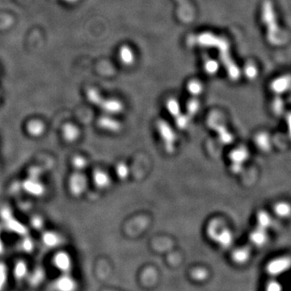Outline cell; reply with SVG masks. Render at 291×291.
Segmentation results:
<instances>
[{
	"label": "cell",
	"instance_id": "cell-23",
	"mask_svg": "<svg viewBox=\"0 0 291 291\" xmlns=\"http://www.w3.org/2000/svg\"><path fill=\"white\" fill-rule=\"evenodd\" d=\"M42 240L44 244L47 247H56L60 244V237L58 234L53 231H46L44 233L42 236Z\"/></svg>",
	"mask_w": 291,
	"mask_h": 291
},
{
	"label": "cell",
	"instance_id": "cell-18",
	"mask_svg": "<svg viewBox=\"0 0 291 291\" xmlns=\"http://www.w3.org/2000/svg\"><path fill=\"white\" fill-rule=\"evenodd\" d=\"M256 222H257L258 227L267 230L272 226L273 219L267 211H260L256 215Z\"/></svg>",
	"mask_w": 291,
	"mask_h": 291
},
{
	"label": "cell",
	"instance_id": "cell-8",
	"mask_svg": "<svg viewBox=\"0 0 291 291\" xmlns=\"http://www.w3.org/2000/svg\"><path fill=\"white\" fill-rule=\"evenodd\" d=\"M99 127L109 133H118L121 130V124L112 116H102L98 120Z\"/></svg>",
	"mask_w": 291,
	"mask_h": 291
},
{
	"label": "cell",
	"instance_id": "cell-32",
	"mask_svg": "<svg viewBox=\"0 0 291 291\" xmlns=\"http://www.w3.org/2000/svg\"><path fill=\"white\" fill-rule=\"evenodd\" d=\"M15 275L18 279H23L27 275L28 268L27 264L24 261H19L16 263L15 266Z\"/></svg>",
	"mask_w": 291,
	"mask_h": 291
},
{
	"label": "cell",
	"instance_id": "cell-28",
	"mask_svg": "<svg viewBox=\"0 0 291 291\" xmlns=\"http://www.w3.org/2000/svg\"><path fill=\"white\" fill-rule=\"evenodd\" d=\"M200 107H201V106H200L199 101H197V99H192V100L188 101L187 106H186V110H187L186 114L192 118V117L196 116L198 113Z\"/></svg>",
	"mask_w": 291,
	"mask_h": 291
},
{
	"label": "cell",
	"instance_id": "cell-35",
	"mask_svg": "<svg viewBox=\"0 0 291 291\" xmlns=\"http://www.w3.org/2000/svg\"><path fill=\"white\" fill-rule=\"evenodd\" d=\"M7 269L4 264L0 263V291L4 288L7 280Z\"/></svg>",
	"mask_w": 291,
	"mask_h": 291
},
{
	"label": "cell",
	"instance_id": "cell-21",
	"mask_svg": "<svg viewBox=\"0 0 291 291\" xmlns=\"http://www.w3.org/2000/svg\"><path fill=\"white\" fill-rule=\"evenodd\" d=\"M27 131L32 136L38 137L45 131V126L39 121H31L27 125Z\"/></svg>",
	"mask_w": 291,
	"mask_h": 291
},
{
	"label": "cell",
	"instance_id": "cell-38",
	"mask_svg": "<svg viewBox=\"0 0 291 291\" xmlns=\"http://www.w3.org/2000/svg\"><path fill=\"white\" fill-rule=\"evenodd\" d=\"M230 170H231L233 174H240V173H242L243 170H244V166L231 164Z\"/></svg>",
	"mask_w": 291,
	"mask_h": 291
},
{
	"label": "cell",
	"instance_id": "cell-6",
	"mask_svg": "<svg viewBox=\"0 0 291 291\" xmlns=\"http://www.w3.org/2000/svg\"><path fill=\"white\" fill-rule=\"evenodd\" d=\"M54 265L58 270L63 273H70L72 269V262L71 256L66 252H59L54 255Z\"/></svg>",
	"mask_w": 291,
	"mask_h": 291
},
{
	"label": "cell",
	"instance_id": "cell-20",
	"mask_svg": "<svg viewBox=\"0 0 291 291\" xmlns=\"http://www.w3.org/2000/svg\"><path fill=\"white\" fill-rule=\"evenodd\" d=\"M273 211L278 217L286 218L289 217L291 215V206L287 202H278L273 207Z\"/></svg>",
	"mask_w": 291,
	"mask_h": 291
},
{
	"label": "cell",
	"instance_id": "cell-33",
	"mask_svg": "<svg viewBox=\"0 0 291 291\" xmlns=\"http://www.w3.org/2000/svg\"><path fill=\"white\" fill-rule=\"evenodd\" d=\"M116 173L121 180H126L130 175V168L125 163H119L116 165Z\"/></svg>",
	"mask_w": 291,
	"mask_h": 291
},
{
	"label": "cell",
	"instance_id": "cell-17",
	"mask_svg": "<svg viewBox=\"0 0 291 291\" xmlns=\"http://www.w3.org/2000/svg\"><path fill=\"white\" fill-rule=\"evenodd\" d=\"M224 226H225V225L221 220H212L207 226L206 234L208 235L209 238H211V240L215 241V238L217 236L218 234L223 228Z\"/></svg>",
	"mask_w": 291,
	"mask_h": 291
},
{
	"label": "cell",
	"instance_id": "cell-9",
	"mask_svg": "<svg viewBox=\"0 0 291 291\" xmlns=\"http://www.w3.org/2000/svg\"><path fill=\"white\" fill-rule=\"evenodd\" d=\"M55 288L58 291H75L77 289L76 282L69 273H63L55 282Z\"/></svg>",
	"mask_w": 291,
	"mask_h": 291
},
{
	"label": "cell",
	"instance_id": "cell-11",
	"mask_svg": "<svg viewBox=\"0 0 291 291\" xmlns=\"http://www.w3.org/2000/svg\"><path fill=\"white\" fill-rule=\"evenodd\" d=\"M291 87V78L289 75H284L277 78L270 84L272 92L277 95L283 94L290 89Z\"/></svg>",
	"mask_w": 291,
	"mask_h": 291
},
{
	"label": "cell",
	"instance_id": "cell-39",
	"mask_svg": "<svg viewBox=\"0 0 291 291\" xmlns=\"http://www.w3.org/2000/svg\"><path fill=\"white\" fill-rule=\"evenodd\" d=\"M2 252H3V244H2V240L0 238V254H2Z\"/></svg>",
	"mask_w": 291,
	"mask_h": 291
},
{
	"label": "cell",
	"instance_id": "cell-10",
	"mask_svg": "<svg viewBox=\"0 0 291 291\" xmlns=\"http://www.w3.org/2000/svg\"><path fill=\"white\" fill-rule=\"evenodd\" d=\"M220 143L225 145H230L234 141V135L223 124H215L212 126Z\"/></svg>",
	"mask_w": 291,
	"mask_h": 291
},
{
	"label": "cell",
	"instance_id": "cell-15",
	"mask_svg": "<svg viewBox=\"0 0 291 291\" xmlns=\"http://www.w3.org/2000/svg\"><path fill=\"white\" fill-rule=\"evenodd\" d=\"M93 181L96 186L102 189L109 187L111 184L109 176L102 170L95 171V173H93Z\"/></svg>",
	"mask_w": 291,
	"mask_h": 291
},
{
	"label": "cell",
	"instance_id": "cell-19",
	"mask_svg": "<svg viewBox=\"0 0 291 291\" xmlns=\"http://www.w3.org/2000/svg\"><path fill=\"white\" fill-rule=\"evenodd\" d=\"M290 260L288 258H280L278 260H273L268 266L269 272L271 273H280L282 270L289 266Z\"/></svg>",
	"mask_w": 291,
	"mask_h": 291
},
{
	"label": "cell",
	"instance_id": "cell-30",
	"mask_svg": "<svg viewBox=\"0 0 291 291\" xmlns=\"http://www.w3.org/2000/svg\"><path fill=\"white\" fill-rule=\"evenodd\" d=\"M272 111L277 116H281L284 113V101L281 97H277L272 102Z\"/></svg>",
	"mask_w": 291,
	"mask_h": 291
},
{
	"label": "cell",
	"instance_id": "cell-29",
	"mask_svg": "<svg viewBox=\"0 0 291 291\" xmlns=\"http://www.w3.org/2000/svg\"><path fill=\"white\" fill-rule=\"evenodd\" d=\"M187 89L190 94L193 95V97H198L203 92V86L199 81L192 80L188 83Z\"/></svg>",
	"mask_w": 291,
	"mask_h": 291
},
{
	"label": "cell",
	"instance_id": "cell-27",
	"mask_svg": "<svg viewBox=\"0 0 291 291\" xmlns=\"http://www.w3.org/2000/svg\"><path fill=\"white\" fill-rule=\"evenodd\" d=\"M175 125L179 130H184L188 129V126L190 125L191 117L187 114H181L175 117Z\"/></svg>",
	"mask_w": 291,
	"mask_h": 291
},
{
	"label": "cell",
	"instance_id": "cell-31",
	"mask_svg": "<svg viewBox=\"0 0 291 291\" xmlns=\"http://www.w3.org/2000/svg\"><path fill=\"white\" fill-rule=\"evenodd\" d=\"M204 68H205L206 73H208L209 74H215L219 69V65L217 63V61L211 59V58H207L205 60Z\"/></svg>",
	"mask_w": 291,
	"mask_h": 291
},
{
	"label": "cell",
	"instance_id": "cell-13",
	"mask_svg": "<svg viewBox=\"0 0 291 291\" xmlns=\"http://www.w3.org/2000/svg\"><path fill=\"white\" fill-rule=\"evenodd\" d=\"M249 240L251 241L252 244L256 247L263 246L266 244L267 240H268V234H267L266 230L257 226V228H255L250 233Z\"/></svg>",
	"mask_w": 291,
	"mask_h": 291
},
{
	"label": "cell",
	"instance_id": "cell-22",
	"mask_svg": "<svg viewBox=\"0 0 291 291\" xmlns=\"http://www.w3.org/2000/svg\"><path fill=\"white\" fill-rule=\"evenodd\" d=\"M36 182V181L33 180H28L27 182H25V188L29 193H33V195L40 196L44 192V188L40 182Z\"/></svg>",
	"mask_w": 291,
	"mask_h": 291
},
{
	"label": "cell",
	"instance_id": "cell-1",
	"mask_svg": "<svg viewBox=\"0 0 291 291\" xmlns=\"http://www.w3.org/2000/svg\"><path fill=\"white\" fill-rule=\"evenodd\" d=\"M188 43L191 45H198L202 47H215L218 49L220 59L224 68H226L229 78L231 80L236 81L240 78V71L235 61L233 60L230 50L228 41L222 37L211 33H203L199 35H195L188 38Z\"/></svg>",
	"mask_w": 291,
	"mask_h": 291
},
{
	"label": "cell",
	"instance_id": "cell-14",
	"mask_svg": "<svg viewBox=\"0 0 291 291\" xmlns=\"http://www.w3.org/2000/svg\"><path fill=\"white\" fill-rule=\"evenodd\" d=\"M215 241L222 248H228L233 241L232 232L225 226L218 234Z\"/></svg>",
	"mask_w": 291,
	"mask_h": 291
},
{
	"label": "cell",
	"instance_id": "cell-16",
	"mask_svg": "<svg viewBox=\"0 0 291 291\" xmlns=\"http://www.w3.org/2000/svg\"><path fill=\"white\" fill-rule=\"evenodd\" d=\"M63 137L67 142H74L79 137V130L73 124H66L63 128Z\"/></svg>",
	"mask_w": 291,
	"mask_h": 291
},
{
	"label": "cell",
	"instance_id": "cell-26",
	"mask_svg": "<svg viewBox=\"0 0 291 291\" xmlns=\"http://www.w3.org/2000/svg\"><path fill=\"white\" fill-rule=\"evenodd\" d=\"M250 256V250L248 248L238 249L233 253V260L237 263H244L249 260Z\"/></svg>",
	"mask_w": 291,
	"mask_h": 291
},
{
	"label": "cell",
	"instance_id": "cell-25",
	"mask_svg": "<svg viewBox=\"0 0 291 291\" xmlns=\"http://www.w3.org/2000/svg\"><path fill=\"white\" fill-rule=\"evenodd\" d=\"M166 109H167L168 113L174 118L182 113L181 106L176 99H169L166 103Z\"/></svg>",
	"mask_w": 291,
	"mask_h": 291
},
{
	"label": "cell",
	"instance_id": "cell-37",
	"mask_svg": "<svg viewBox=\"0 0 291 291\" xmlns=\"http://www.w3.org/2000/svg\"><path fill=\"white\" fill-rule=\"evenodd\" d=\"M206 276H207V272L202 269H196L193 272V277L197 280L205 279Z\"/></svg>",
	"mask_w": 291,
	"mask_h": 291
},
{
	"label": "cell",
	"instance_id": "cell-36",
	"mask_svg": "<svg viewBox=\"0 0 291 291\" xmlns=\"http://www.w3.org/2000/svg\"><path fill=\"white\" fill-rule=\"evenodd\" d=\"M86 164H87V161L83 157L76 156L73 159V165L76 169H83L85 168Z\"/></svg>",
	"mask_w": 291,
	"mask_h": 291
},
{
	"label": "cell",
	"instance_id": "cell-2",
	"mask_svg": "<svg viewBox=\"0 0 291 291\" xmlns=\"http://www.w3.org/2000/svg\"><path fill=\"white\" fill-rule=\"evenodd\" d=\"M262 21L267 29V38L273 45H281L286 41V36L277 22L275 11L270 0H264L261 8Z\"/></svg>",
	"mask_w": 291,
	"mask_h": 291
},
{
	"label": "cell",
	"instance_id": "cell-24",
	"mask_svg": "<svg viewBox=\"0 0 291 291\" xmlns=\"http://www.w3.org/2000/svg\"><path fill=\"white\" fill-rule=\"evenodd\" d=\"M119 56L122 63H125L126 65H130L134 63L135 61V55L132 50L128 46H122L120 49Z\"/></svg>",
	"mask_w": 291,
	"mask_h": 291
},
{
	"label": "cell",
	"instance_id": "cell-34",
	"mask_svg": "<svg viewBox=\"0 0 291 291\" xmlns=\"http://www.w3.org/2000/svg\"><path fill=\"white\" fill-rule=\"evenodd\" d=\"M244 73H245L247 78L249 79H255L258 74L257 69L253 64H249L247 66L244 70Z\"/></svg>",
	"mask_w": 291,
	"mask_h": 291
},
{
	"label": "cell",
	"instance_id": "cell-7",
	"mask_svg": "<svg viewBox=\"0 0 291 291\" xmlns=\"http://www.w3.org/2000/svg\"><path fill=\"white\" fill-rule=\"evenodd\" d=\"M249 151L246 147L239 146L231 150L229 154V159L231 164H238V165L244 166V164L249 160Z\"/></svg>",
	"mask_w": 291,
	"mask_h": 291
},
{
	"label": "cell",
	"instance_id": "cell-12",
	"mask_svg": "<svg viewBox=\"0 0 291 291\" xmlns=\"http://www.w3.org/2000/svg\"><path fill=\"white\" fill-rule=\"evenodd\" d=\"M254 141L256 147L261 150L262 152H269V150H271V139L267 133H258L257 135H255Z\"/></svg>",
	"mask_w": 291,
	"mask_h": 291
},
{
	"label": "cell",
	"instance_id": "cell-4",
	"mask_svg": "<svg viewBox=\"0 0 291 291\" xmlns=\"http://www.w3.org/2000/svg\"><path fill=\"white\" fill-rule=\"evenodd\" d=\"M156 130L166 152L168 154L174 152L177 141V134L174 129L164 120H159L156 122Z\"/></svg>",
	"mask_w": 291,
	"mask_h": 291
},
{
	"label": "cell",
	"instance_id": "cell-5",
	"mask_svg": "<svg viewBox=\"0 0 291 291\" xmlns=\"http://www.w3.org/2000/svg\"><path fill=\"white\" fill-rule=\"evenodd\" d=\"M87 188V180L83 174L74 173L69 180V189L72 195L81 196Z\"/></svg>",
	"mask_w": 291,
	"mask_h": 291
},
{
	"label": "cell",
	"instance_id": "cell-3",
	"mask_svg": "<svg viewBox=\"0 0 291 291\" xmlns=\"http://www.w3.org/2000/svg\"><path fill=\"white\" fill-rule=\"evenodd\" d=\"M87 97L91 103L95 106H99L108 114H118L123 110L124 106L121 101L116 99L106 100L100 94V92L97 90L93 89V88H91L87 91Z\"/></svg>",
	"mask_w": 291,
	"mask_h": 291
}]
</instances>
